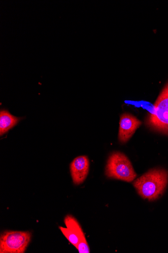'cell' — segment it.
<instances>
[{
    "mask_svg": "<svg viewBox=\"0 0 168 253\" xmlns=\"http://www.w3.org/2000/svg\"><path fill=\"white\" fill-rule=\"evenodd\" d=\"M168 183V171L158 169L143 174L134 182L133 185L141 197L153 201L163 194Z\"/></svg>",
    "mask_w": 168,
    "mask_h": 253,
    "instance_id": "6da1fadb",
    "label": "cell"
},
{
    "mask_svg": "<svg viewBox=\"0 0 168 253\" xmlns=\"http://www.w3.org/2000/svg\"><path fill=\"white\" fill-rule=\"evenodd\" d=\"M105 174L109 178L132 182L136 177L129 158L123 153L115 152L109 157Z\"/></svg>",
    "mask_w": 168,
    "mask_h": 253,
    "instance_id": "7a4b0ae2",
    "label": "cell"
},
{
    "mask_svg": "<svg viewBox=\"0 0 168 253\" xmlns=\"http://www.w3.org/2000/svg\"><path fill=\"white\" fill-rule=\"evenodd\" d=\"M146 124L155 130L168 134V84L155 102Z\"/></svg>",
    "mask_w": 168,
    "mask_h": 253,
    "instance_id": "3957f363",
    "label": "cell"
},
{
    "mask_svg": "<svg viewBox=\"0 0 168 253\" xmlns=\"http://www.w3.org/2000/svg\"><path fill=\"white\" fill-rule=\"evenodd\" d=\"M31 238L32 234L29 232H5L0 239V253H25Z\"/></svg>",
    "mask_w": 168,
    "mask_h": 253,
    "instance_id": "277c9868",
    "label": "cell"
},
{
    "mask_svg": "<svg viewBox=\"0 0 168 253\" xmlns=\"http://www.w3.org/2000/svg\"><path fill=\"white\" fill-rule=\"evenodd\" d=\"M64 221L67 228L60 227L64 235L78 249L80 253H89V247L77 220L73 216L67 215Z\"/></svg>",
    "mask_w": 168,
    "mask_h": 253,
    "instance_id": "5b68a950",
    "label": "cell"
},
{
    "mask_svg": "<svg viewBox=\"0 0 168 253\" xmlns=\"http://www.w3.org/2000/svg\"><path fill=\"white\" fill-rule=\"evenodd\" d=\"M141 125V122L133 115L129 113L122 114L119 122V141L123 143H127Z\"/></svg>",
    "mask_w": 168,
    "mask_h": 253,
    "instance_id": "8992f818",
    "label": "cell"
},
{
    "mask_svg": "<svg viewBox=\"0 0 168 253\" xmlns=\"http://www.w3.org/2000/svg\"><path fill=\"white\" fill-rule=\"evenodd\" d=\"M70 172L74 183L76 185L82 183L86 178L89 169V162L86 156L75 159L70 166Z\"/></svg>",
    "mask_w": 168,
    "mask_h": 253,
    "instance_id": "52a82bcc",
    "label": "cell"
},
{
    "mask_svg": "<svg viewBox=\"0 0 168 253\" xmlns=\"http://www.w3.org/2000/svg\"><path fill=\"white\" fill-rule=\"evenodd\" d=\"M21 120V118L13 116L6 109L0 111V134L2 136L9 130L15 126Z\"/></svg>",
    "mask_w": 168,
    "mask_h": 253,
    "instance_id": "ba28073f",
    "label": "cell"
}]
</instances>
